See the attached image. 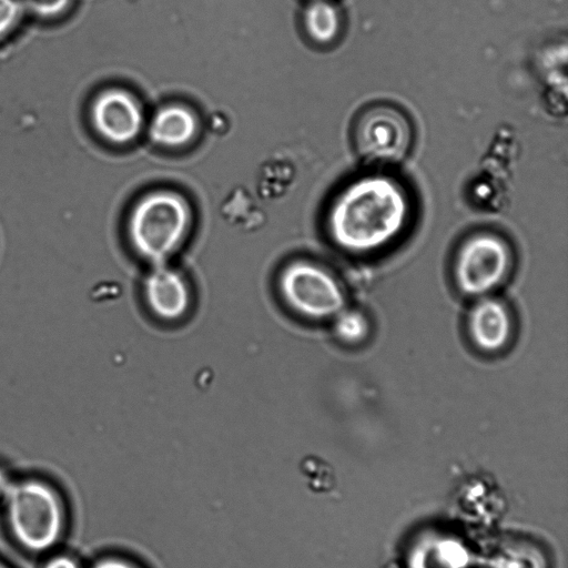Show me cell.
<instances>
[{
  "label": "cell",
  "mask_w": 568,
  "mask_h": 568,
  "mask_svg": "<svg viewBox=\"0 0 568 568\" xmlns=\"http://www.w3.org/2000/svg\"><path fill=\"white\" fill-rule=\"evenodd\" d=\"M410 214L408 193L396 179L366 174L347 183L335 196L327 213V230L338 248L366 255L396 241Z\"/></svg>",
  "instance_id": "1"
},
{
  "label": "cell",
  "mask_w": 568,
  "mask_h": 568,
  "mask_svg": "<svg viewBox=\"0 0 568 568\" xmlns=\"http://www.w3.org/2000/svg\"><path fill=\"white\" fill-rule=\"evenodd\" d=\"M190 212L182 197L155 192L143 197L129 220V235L134 251L153 265L165 263L184 240Z\"/></svg>",
  "instance_id": "2"
},
{
  "label": "cell",
  "mask_w": 568,
  "mask_h": 568,
  "mask_svg": "<svg viewBox=\"0 0 568 568\" xmlns=\"http://www.w3.org/2000/svg\"><path fill=\"white\" fill-rule=\"evenodd\" d=\"M4 500L9 526L22 547L44 551L59 540L63 515L57 494L48 485L38 480L12 484Z\"/></svg>",
  "instance_id": "3"
},
{
  "label": "cell",
  "mask_w": 568,
  "mask_h": 568,
  "mask_svg": "<svg viewBox=\"0 0 568 568\" xmlns=\"http://www.w3.org/2000/svg\"><path fill=\"white\" fill-rule=\"evenodd\" d=\"M284 302L297 314L311 320L334 318L345 308L346 297L336 277L323 266L295 261L278 277Z\"/></svg>",
  "instance_id": "4"
},
{
  "label": "cell",
  "mask_w": 568,
  "mask_h": 568,
  "mask_svg": "<svg viewBox=\"0 0 568 568\" xmlns=\"http://www.w3.org/2000/svg\"><path fill=\"white\" fill-rule=\"evenodd\" d=\"M511 261L510 247L503 237L491 232L473 234L457 251L455 283L467 296H487L507 277Z\"/></svg>",
  "instance_id": "5"
},
{
  "label": "cell",
  "mask_w": 568,
  "mask_h": 568,
  "mask_svg": "<svg viewBox=\"0 0 568 568\" xmlns=\"http://www.w3.org/2000/svg\"><path fill=\"white\" fill-rule=\"evenodd\" d=\"M412 141L408 119L394 106L376 104L363 111L356 120L355 148L367 161L398 162L407 155Z\"/></svg>",
  "instance_id": "6"
},
{
  "label": "cell",
  "mask_w": 568,
  "mask_h": 568,
  "mask_svg": "<svg viewBox=\"0 0 568 568\" xmlns=\"http://www.w3.org/2000/svg\"><path fill=\"white\" fill-rule=\"evenodd\" d=\"M91 119L104 139L119 144L134 139L143 122L138 102L119 89L106 90L95 98L91 106Z\"/></svg>",
  "instance_id": "7"
},
{
  "label": "cell",
  "mask_w": 568,
  "mask_h": 568,
  "mask_svg": "<svg viewBox=\"0 0 568 568\" xmlns=\"http://www.w3.org/2000/svg\"><path fill=\"white\" fill-rule=\"evenodd\" d=\"M474 557L467 542L449 530H427L407 551V568H471Z\"/></svg>",
  "instance_id": "8"
},
{
  "label": "cell",
  "mask_w": 568,
  "mask_h": 568,
  "mask_svg": "<svg viewBox=\"0 0 568 568\" xmlns=\"http://www.w3.org/2000/svg\"><path fill=\"white\" fill-rule=\"evenodd\" d=\"M463 525L476 531L495 526L505 511V498L498 486L484 477H473L458 489L455 498Z\"/></svg>",
  "instance_id": "9"
},
{
  "label": "cell",
  "mask_w": 568,
  "mask_h": 568,
  "mask_svg": "<svg viewBox=\"0 0 568 568\" xmlns=\"http://www.w3.org/2000/svg\"><path fill=\"white\" fill-rule=\"evenodd\" d=\"M474 345L485 353H496L509 342L513 332L511 315L506 305L490 296L478 297L467 320Z\"/></svg>",
  "instance_id": "10"
},
{
  "label": "cell",
  "mask_w": 568,
  "mask_h": 568,
  "mask_svg": "<svg viewBox=\"0 0 568 568\" xmlns=\"http://www.w3.org/2000/svg\"><path fill=\"white\" fill-rule=\"evenodd\" d=\"M145 301L158 317L174 321L190 306V291L183 276L165 265H153L144 281Z\"/></svg>",
  "instance_id": "11"
},
{
  "label": "cell",
  "mask_w": 568,
  "mask_h": 568,
  "mask_svg": "<svg viewBox=\"0 0 568 568\" xmlns=\"http://www.w3.org/2000/svg\"><path fill=\"white\" fill-rule=\"evenodd\" d=\"M477 568H549L544 550L532 540L505 535L483 550Z\"/></svg>",
  "instance_id": "12"
},
{
  "label": "cell",
  "mask_w": 568,
  "mask_h": 568,
  "mask_svg": "<svg viewBox=\"0 0 568 568\" xmlns=\"http://www.w3.org/2000/svg\"><path fill=\"white\" fill-rule=\"evenodd\" d=\"M195 118L185 108L170 105L161 109L152 119L151 138L161 145L176 146L186 143L195 132Z\"/></svg>",
  "instance_id": "13"
},
{
  "label": "cell",
  "mask_w": 568,
  "mask_h": 568,
  "mask_svg": "<svg viewBox=\"0 0 568 568\" xmlns=\"http://www.w3.org/2000/svg\"><path fill=\"white\" fill-rule=\"evenodd\" d=\"M305 27L310 36L318 42L334 40L339 31L337 10L326 1H315L305 11Z\"/></svg>",
  "instance_id": "14"
},
{
  "label": "cell",
  "mask_w": 568,
  "mask_h": 568,
  "mask_svg": "<svg viewBox=\"0 0 568 568\" xmlns=\"http://www.w3.org/2000/svg\"><path fill=\"white\" fill-rule=\"evenodd\" d=\"M369 332V320L358 310L343 308L334 317V333L345 344L363 343L368 337Z\"/></svg>",
  "instance_id": "15"
},
{
  "label": "cell",
  "mask_w": 568,
  "mask_h": 568,
  "mask_svg": "<svg viewBox=\"0 0 568 568\" xmlns=\"http://www.w3.org/2000/svg\"><path fill=\"white\" fill-rule=\"evenodd\" d=\"M23 10L20 0H0V38L14 28Z\"/></svg>",
  "instance_id": "16"
},
{
  "label": "cell",
  "mask_w": 568,
  "mask_h": 568,
  "mask_svg": "<svg viewBox=\"0 0 568 568\" xmlns=\"http://www.w3.org/2000/svg\"><path fill=\"white\" fill-rule=\"evenodd\" d=\"M71 0H23V8L40 17H54L62 13Z\"/></svg>",
  "instance_id": "17"
},
{
  "label": "cell",
  "mask_w": 568,
  "mask_h": 568,
  "mask_svg": "<svg viewBox=\"0 0 568 568\" xmlns=\"http://www.w3.org/2000/svg\"><path fill=\"white\" fill-rule=\"evenodd\" d=\"M44 568H79V566L68 556H57L50 559Z\"/></svg>",
  "instance_id": "18"
},
{
  "label": "cell",
  "mask_w": 568,
  "mask_h": 568,
  "mask_svg": "<svg viewBox=\"0 0 568 568\" xmlns=\"http://www.w3.org/2000/svg\"><path fill=\"white\" fill-rule=\"evenodd\" d=\"M92 568H136L130 562L119 558H106L98 561Z\"/></svg>",
  "instance_id": "19"
},
{
  "label": "cell",
  "mask_w": 568,
  "mask_h": 568,
  "mask_svg": "<svg viewBox=\"0 0 568 568\" xmlns=\"http://www.w3.org/2000/svg\"><path fill=\"white\" fill-rule=\"evenodd\" d=\"M11 485L12 484L7 477V475L2 470H0V499H4Z\"/></svg>",
  "instance_id": "20"
},
{
  "label": "cell",
  "mask_w": 568,
  "mask_h": 568,
  "mask_svg": "<svg viewBox=\"0 0 568 568\" xmlns=\"http://www.w3.org/2000/svg\"><path fill=\"white\" fill-rule=\"evenodd\" d=\"M384 568H400V567H399V566H397V565H393V564H392V565H388V566H386V567H384Z\"/></svg>",
  "instance_id": "21"
},
{
  "label": "cell",
  "mask_w": 568,
  "mask_h": 568,
  "mask_svg": "<svg viewBox=\"0 0 568 568\" xmlns=\"http://www.w3.org/2000/svg\"><path fill=\"white\" fill-rule=\"evenodd\" d=\"M0 568H4V567L0 565Z\"/></svg>",
  "instance_id": "22"
}]
</instances>
